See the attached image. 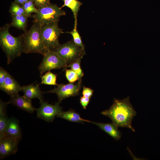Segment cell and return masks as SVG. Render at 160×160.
<instances>
[{
	"label": "cell",
	"instance_id": "19",
	"mask_svg": "<svg viewBox=\"0 0 160 160\" xmlns=\"http://www.w3.org/2000/svg\"><path fill=\"white\" fill-rule=\"evenodd\" d=\"M64 1V4L61 7H67L72 11L75 20L74 23H77V17L78 12L80 6L82 3L77 0H63Z\"/></svg>",
	"mask_w": 160,
	"mask_h": 160
},
{
	"label": "cell",
	"instance_id": "27",
	"mask_svg": "<svg viewBox=\"0 0 160 160\" xmlns=\"http://www.w3.org/2000/svg\"><path fill=\"white\" fill-rule=\"evenodd\" d=\"M35 6L38 8L49 4L50 3L49 0H32Z\"/></svg>",
	"mask_w": 160,
	"mask_h": 160
},
{
	"label": "cell",
	"instance_id": "12",
	"mask_svg": "<svg viewBox=\"0 0 160 160\" xmlns=\"http://www.w3.org/2000/svg\"><path fill=\"white\" fill-rule=\"evenodd\" d=\"M5 138L11 137L19 141L22 137L21 131L19 121L14 117L9 118L5 129Z\"/></svg>",
	"mask_w": 160,
	"mask_h": 160
},
{
	"label": "cell",
	"instance_id": "16",
	"mask_svg": "<svg viewBox=\"0 0 160 160\" xmlns=\"http://www.w3.org/2000/svg\"><path fill=\"white\" fill-rule=\"evenodd\" d=\"M92 123L97 126L115 140H119L121 137L122 134L118 129V127L113 123H105L92 121Z\"/></svg>",
	"mask_w": 160,
	"mask_h": 160
},
{
	"label": "cell",
	"instance_id": "5",
	"mask_svg": "<svg viewBox=\"0 0 160 160\" xmlns=\"http://www.w3.org/2000/svg\"><path fill=\"white\" fill-rule=\"evenodd\" d=\"M56 22L41 26V33L44 45L49 50H53L60 44L59 38L63 33Z\"/></svg>",
	"mask_w": 160,
	"mask_h": 160
},
{
	"label": "cell",
	"instance_id": "17",
	"mask_svg": "<svg viewBox=\"0 0 160 160\" xmlns=\"http://www.w3.org/2000/svg\"><path fill=\"white\" fill-rule=\"evenodd\" d=\"M69 121L84 124V122L92 123V121L81 118L80 115L72 110L67 111H62L57 116Z\"/></svg>",
	"mask_w": 160,
	"mask_h": 160
},
{
	"label": "cell",
	"instance_id": "9",
	"mask_svg": "<svg viewBox=\"0 0 160 160\" xmlns=\"http://www.w3.org/2000/svg\"><path fill=\"white\" fill-rule=\"evenodd\" d=\"M81 79L78 80L76 84L73 83L58 85L56 88L45 93H52L56 94L57 96L58 102L63 100L71 96L78 94L81 88Z\"/></svg>",
	"mask_w": 160,
	"mask_h": 160
},
{
	"label": "cell",
	"instance_id": "7",
	"mask_svg": "<svg viewBox=\"0 0 160 160\" xmlns=\"http://www.w3.org/2000/svg\"><path fill=\"white\" fill-rule=\"evenodd\" d=\"M38 67L41 75L55 69L64 68L67 66L65 61L57 53L52 50H48L44 55Z\"/></svg>",
	"mask_w": 160,
	"mask_h": 160
},
{
	"label": "cell",
	"instance_id": "29",
	"mask_svg": "<svg viewBox=\"0 0 160 160\" xmlns=\"http://www.w3.org/2000/svg\"><path fill=\"white\" fill-rule=\"evenodd\" d=\"M90 98L86 97L84 96L81 97L80 103L84 109H86L90 100Z\"/></svg>",
	"mask_w": 160,
	"mask_h": 160
},
{
	"label": "cell",
	"instance_id": "28",
	"mask_svg": "<svg viewBox=\"0 0 160 160\" xmlns=\"http://www.w3.org/2000/svg\"><path fill=\"white\" fill-rule=\"evenodd\" d=\"M93 90L90 88L84 87L82 92L83 96L90 98L92 96Z\"/></svg>",
	"mask_w": 160,
	"mask_h": 160
},
{
	"label": "cell",
	"instance_id": "23",
	"mask_svg": "<svg viewBox=\"0 0 160 160\" xmlns=\"http://www.w3.org/2000/svg\"><path fill=\"white\" fill-rule=\"evenodd\" d=\"M81 59V58H79L71 63L67 65L65 69L69 67L75 71L78 75V80L81 79V78L84 75L83 72L80 66Z\"/></svg>",
	"mask_w": 160,
	"mask_h": 160
},
{
	"label": "cell",
	"instance_id": "20",
	"mask_svg": "<svg viewBox=\"0 0 160 160\" xmlns=\"http://www.w3.org/2000/svg\"><path fill=\"white\" fill-rule=\"evenodd\" d=\"M41 84L46 85H57L56 83L57 75L50 71L46 72L43 75L41 76Z\"/></svg>",
	"mask_w": 160,
	"mask_h": 160
},
{
	"label": "cell",
	"instance_id": "13",
	"mask_svg": "<svg viewBox=\"0 0 160 160\" xmlns=\"http://www.w3.org/2000/svg\"><path fill=\"white\" fill-rule=\"evenodd\" d=\"M22 87L8 73L4 84L0 89L12 96L18 95L19 92L22 90Z\"/></svg>",
	"mask_w": 160,
	"mask_h": 160
},
{
	"label": "cell",
	"instance_id": "2",
	"mask_svg": "<svg viewBox=\"0 0 160 160\" xmlns=\"http://www.w3.org/2000/svg\"><path fill=\"white\" fill-rule=\"evenodd\" d=\"M11 26L7 24L0 29V47L5 54L8 65L23 52L22 35L18 37L12 36L9 31Z\"/></svg>",
	"mask_w": 160,
	"mask_h": 160
},
{
	"label": "cell",
	"instance_id": "24",
	"mask_svg": "<svg viewBox=\"0 0 160 160\" xmlns=\"http://www.w3.org/2000/svg\"><path fill=\"white\" fill-rule=\"evenodd\" d=\"M23 8L26 15L28 17H30L32 13H36L38 9L35 7L34 4L32 0H29L21 5Z\"/></svg>",
	"mask_w": 160,
	"mask_h": 160
},
{
	"label": "cell",
	"instance_id": "8",
	"mask_svg": "<svg viewBox=\"0 0 160 160\" xmlns=\"http://www.w3.org/2000/svg\"><path fill=\"white\" fill-rule=\"evenodd\" d=\"M40 103V107L36 109L37 117L47 122H52L55 116L63 111L58 102L54 105L49 104L44 101Z\"/></svg>",
	"mask_w": 160,
	"mask_h": 160
},
{
	"label": "cell",
	"instance_id": "21",
	"mask_svg": "<svg viewBox=\"0 0 160 160\" xmlns=\"http://www.w3.org/2000/svg\"><path fill=\"white\" fill-rule=\"evenodd\" d=\"M77 23H74V28L73 30L70 32L65 33L70 34L72 36L73 41L75 43L80 47L83 49H85L84 45L82 41L81 37L77 29Z\"/></svg>",
	"mask_w": 160,
	"mask_h": 160
},
{
	"label": "cell",
	"instance_id": "11",
	"mask_svg": "<svg viewBox=\"0 0 160 160\" xmlns=\"http://www.w3.org/2000/svg\"><path fill=\"white\" fill-rule=\"evenodd\" d=\"M9 102L18 108L29 113H33L36 110L33 106L31 100L23 96H21L18 95L10 96Z\"/></svg>",
	"mask_w": 160,
	"mask_h": 160
},
{
	"label": "cell",
	"instance_id": "3",
	"mask_svg": "<svg viewBox=\"0 0 160 160\" xmlns=\"http://www.w3.org/2000/svg\"><path fill=\"white\" fill-rule=\"evenodd\" d=\"M33 24L28 31L22 35L23 52L35 53L44 55L48 50L45 47L41 33V25L33 22Z\"/></svg>",
	"mask_w": 160,
	"mask_h": 160
},
{
	"label": "cell",
	"instance_id": "15",
	"mask_svg": "<svg viewBox=\"0 0 160 160\" xmlns=\"http://www.w3.org/2000/svg\"><path fill=\"white\" fill-rule=\"evenodd\" d=\"M9 102L0 100V142L5 138V130L9 118L6 113V108Z\"/></svg>",
	"mask_w": 160,
	"mask_h": 160
},
{
	"label": "cell",
	"instance_id": "25",
	"mask_svg": "<svg viewBox=\"0 0 160 160\" xmlns=\"http://www.w3.org/2000/svg\"><path fill=\"white\" fill-rule=\"evenodd\" d=\"M65 76L70 83H73L79 80V77L76 72L72 69H65Z\"/></svg>",
	"mask_w": 160,
	"mask_h": 160
},
{
	"label": "cell",
	"instance_id": "10",
	"mask_svg": "<svg viewBox=\"0 0 160 160\" xmlns=\"http://www.w3.org/2000/svg\"><path fill=\"white\" fill-rule=\"evenodd\" d=\"M19 141L14 138L7 137L0 142V159L15 154L18 150V145Z\"/></svg>",
	"mask_w": 160,
	"mask_h": 160
},
{
	"label": "cell",
	"instance_id": "18",
	"mask_svg": "<svg viewBox=\"0 0 160 160\" xmlns=\"http://www.w3.org/2000/svg\"><path fill=\"white\" fill-rule=\"evenodd\" d=\"M12 21L10 24L11 26L19 29L26 31L27 26L28 18L25 15L20 16L11 15Z\"/></svg>",
	"mask_w": 160,
	"mask_h": 160
},
{
	"label": "cell",
	"instance_id": "22",
	"mask_svg": "<svg viewBox=\"0 0 160 160\" xmlns=\"http://www.w3.org/2000/svg\"><path fill=\"white\" fill-rule=\"evenodd\" d=\"M9 12L11 15H26L21 5L15 2L12 3L9 9Z\"/></svg>",
	"mask_w": 160,
	"mask_h": 160
},
{
	"label": "cell",
	"instance_id": "1",
	"mask_svg": "<svg viewBox=\"0 0 160 160\" xmlns=\"http://www.w3.org/2000/svg\"><path fill=\"white\" fill-rule=\"evenodd\" d=\"M101 114L109 118L118 127H126L135 132L132 123L137 112L130 102L129 97L122 100L114 98L110 108Z\"/></svg>",
	"mask_w": 160,
	"mask_h": 160
},
{
	"label": "cell",
	"instance_id": "30",
	"mask_svg": "<svg viewBox=\"0 0 160 160\" xmlns=\"http://www.w3.org/2000/svg\"><path fill=\"white\" fill-rule=\"evenodd\" d=\"M15 2L21 5H23L25 3L28 1L29 0H14Z\"/></svg>",
	"mask_w": 160,
	"mask_h": 160
},
{
	"label": "cell",
	"instance_id": "6",
	"mask_svg": "<svg viewBox=\"0 0 160 160\" xmlns=\"http://www.w3.org/2000/svg\"><path fill=\"white\" fill-rule=\"evenodd\" d=\"M60 55L67 65L79 58H82L85 54L84 49L76 45L73 40L60 44L53 50Z\"/></svg>",
	"mask_w": 160,
	"mask_h": 160
},
{
	"label": "cell",
	"instance_id": "26",
	"mask_svg": "<svg viewBox=\"0 0 160 160\" xmlns=\"http://www.w3.org/2000/svg\"><path fill=\"white\" fill-rule=\"evenodd\" d=\"M8 72L1 67H0V89L2 87Z\"/></svg>",
	"mask_w": 160,
	"mask_h": 160
},
{
	"label": "cell",
	"instance_id": "14",
	"mask_svg": "<svg viewBox=\"0 0 160 160\" xmlns=\"http://www.w3.org/2000/svg\"><path fill=\"white\" fill-rule=\"evenodd\" d=\"M22 91L23 93V96L32 100L38 98L40 102L43 100L42 92L39 87V84L34 83L28 85H24L22 87Z\"/></svg>",
	"mask_w": 160,
	"mask_h": 160
},
{
	"label": "cell",
	"instance_id": "4",
	"mask_svg": "<svg viewBox=\"0 0 160 160\" xmlns=\"http://www.w3.org/2000/svg\"><path fill=\"white\" fill-rule=\"evenodd\" d=\"M66 15L65 12L55 4H49L38 8L37 12L33 16V22L41 26L58 22L60 17Z\"/></svg>",
	"mask_w": 160,
	"mask_h": 160
}]
</instances>
